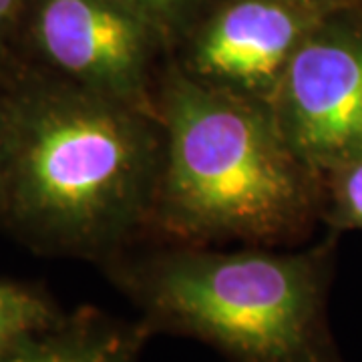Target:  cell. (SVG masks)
<instances>
[{"instance_id": "cell-1", "label": "cell", "mask_w": 362, "mask_h": 362, "mask_svg": "<svg viewBox=\"0 0 362 362\" xmlns=\"http://www.w3.org/2000/svg\"><path fill=\"white\" fill-rule=\"evenodd\" d=\"M0 226L33 252L105 268L147 244L163 161L159 117L16 63Z\"/></svg>"}, {"instance_id": "cell-2", "label": "cell", "mask_w": 362, "mask_h": 362, "mask_svg": "<svg viewBox=\"0 0 362 362\" xmlns=\"http://www.w3.org/2000/svg\"><path fill=\"white\" fill-rule=\"evenodd\" d=\"M157 117L163 161L147 244L298 247L322 228V173L270 105L207 89L171 63Z\"/></svg>"}, {"instance_id": "cell-3", "label": "cell", "mask_w": 362, "mask_h": 362, "mask_svg": "<svg viewBox=\"0 0 362 362\" xmlns=\"http://www.w3.org/2000/svg\"><path fill=\"white\" fill-rule=\"evenodd\" d=\"M340 235L298 247L143 244L101 270L151 337L194 338L226 362H349L328 318Z\"/></svg>"}, {"instance_id": "cell-4", "label": "cell", "mask_w": 362, "mask_h": 362, "mask_svg": "<svg viewBox=\"0 0 362 362\" xmlns=\"http://www.w3.org/2000/svg\"><path fill=\"white\" fill-rule=\"evenodd\" d=\"M16 61L157 117L171 49L121 0H30Z\"/></svg>"}, {"instance_id": "cell-5", "label": "cell", "mask_w": 362, "mask_h": 362, "mask_svg": "<svg viewBox=\"0 0 362 362\" xmlns=\"http://www.w3.org/2000/svg\"><path fill=\"white\" fill-rule=\"evenodd\" d=\"M270 107L288 141L322 175L362 156V6L312 26Z\"/></svg>"}, {"instance_id": "cell-6", "label": "cell", "mask_w": 362, "mask_h": 362, "mask_svg": "<svg viewBox=\"0 0 362 362\" xmlns=\"http://www.w3.org/2000/svg\"><path fill=\"white\" fill-rule=\"evenodd\" d=\"M320 18L290 0H211L171 63L207 89L272 105L292 57Z\"/></svg>"}, {"instance_id": "cell-7", "label": "cell", "mask_w": 362, "mask_h": 362, "mask_svg": "<svg viewBox=\"0 0 362 362\" xmlns=\"http://www.w3.org/2000/svg\"><path fill=\"white\" fill-rule=\"evenodd\" d=\"M153 338L139 318L81 306L57 324L0 350V362H139Z\"/></svg>"}, {"instance_id": "cell-8", "label": "cell", "mask_w": 362, "mask_h": 362, "mask_svg": "<svg viewBox=\"0 0 362 362\" xmlns=\"http://www.w3.org/2000/svg\"><path fill=\"white\" fill-rule=\"evenodd\" d=\"M63 316L65 312L45 290L0 280V350L49 328Z\"/></svg>"}, {"instance_id": "cell-9", "label": "cell", "mask_w": 362, "mask_h": 362, "mask_svg": "<svg viewBox=\"0 0 362 362\" xmlns=\"http://www.w3.org/2000/svg\"><path fill=\"white\" fill-rule=\"evenodd\" d=\"M322 228L362 232V156L322 175Z\"/></svg>"}, {"instance_id": "cell-10", "label": "cell", "mask_w": 362, "mask_h": 362, "mask_svg": "<svg viewBox=\"0 0 362 362\" xmlns=\"http://www.w3.org/2000/svg\"><path fill=\"white\" fill-rule=\"evenodd\" d=\"M147 18L168 40L171 54L195 23L206 13L211 0H121Z\"/></svg>"}, {"instance_id": "cell-11", "label": "cell", "mask_w": 362, "mask_h": 362, "mask_svg": "<svg viewBox=\"0 0 362 362\" xmlns=\"http://www.w3.org/2000/svg\"><path fill=\"white\" fill-rule=\"evenodd\" d=\"M30 0H0V75L8 73L16 61V45Z\"/></svg>"}, {"instance_id": "cell-12", "label": "cell", "mask_w": 362, "mask_h": 362, "mask_svg": "<svg viewBox=\"0 0 362 362\" xmlns=\"http://www.w3.org/2000/svg\"><path fill=\"white\" fill-rule=\"evenodd\" d=\"M8 133H11V107H8V90H6V73L0 75V180L8 156Z\"/></svg>"}, {"instance_id": "cell-13", "label": "cell", "mask_w": 362, "mask_h": 362, "mask_svg": "<svg viewBox=\"0 0 362 362\" xmlns=\"http://www.w3.org/2000/svg\"><path fill=\"white\" fill-rule=\"evenodd\" d=\"M290 2H294L314 14H320V16L362 6V0H290Z\"/></svg>"}]
</instances>
